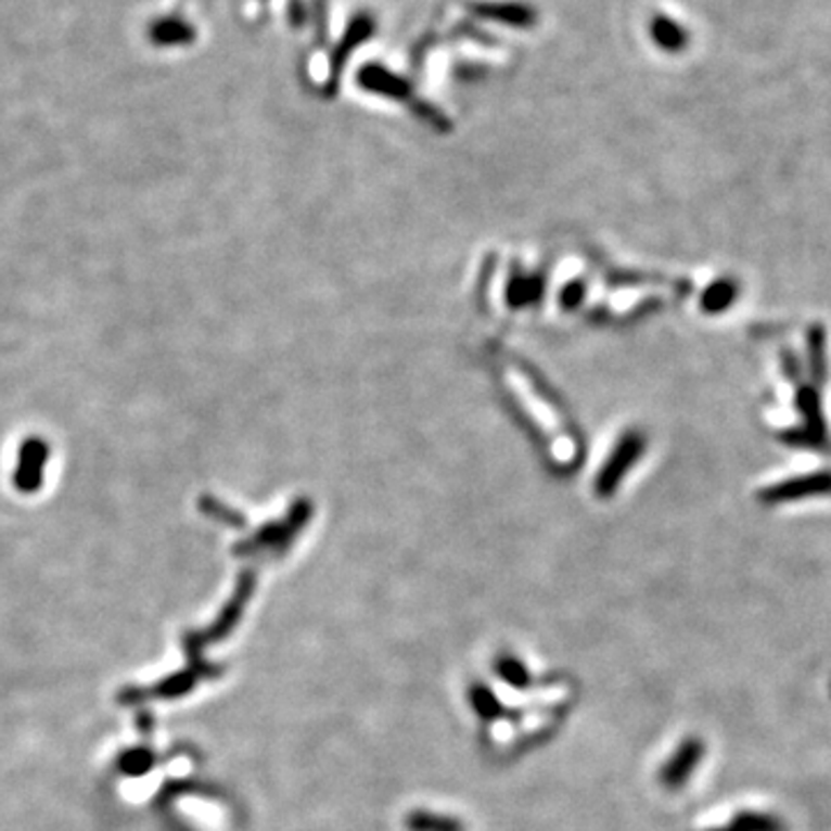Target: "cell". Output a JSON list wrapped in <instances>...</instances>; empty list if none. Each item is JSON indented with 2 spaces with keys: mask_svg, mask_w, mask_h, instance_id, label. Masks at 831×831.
<instances>
[{
  "mask_svg": "<svg viewBox=\"0 0 831 831\" xmlns=\"http://www.w3.org/2000/svg\"><path fill=\"white\" fill-rule=\"evenodd\" d=\"M372 33H374V16L366 14V12L356 14L354 20L349 22L345 35H342V40L333 49V56H331V79L340 77V69H342V65H345V61L351 56V51L358 49L366 40H370Z\"/></svg>",
  "mask_w": 831,
  "mask_h": 831,
  "instance_id": "obj_4",
  "label": "cell"
},
{
  "mask_svg": "<svg viewBox=\"0 0 831 831\" xmlns=\"http://www.w3.org/2000/svg\"><path fill=\"white\" fill-rule=\"evenodd\" d=\"M652 38L661 49L675 51L686 42V33L673 20H667V16H656L652 22Z\"/></svg>",
  "mask_w": 831,
  "mask_h": 831,
  "instance_id": "obj_8",
  "label": "cell"
},
{
  "mask_svg": "<svg viewBox=\"0 0 831 831\" xmlns=\"http://www.w3.org/2000/svg\"><path fill=\"white\" fill-rule=\"evenodd\" d=\"M360 84L372 88V90H379V93H386V95H405V90H409V86L400 77L391 75V72H386L384 67H379V65H370V67L360 69Z\"/></svg>",
  "mask_w": 831,
  "mask_h": 831,
  "instance_id": "obj_6",
  "label": "cell"
},
{
  "mask_svg": "<svg viewBox=\"0 0 831 831\" xmlns=\"http://www.w3.org/2000/svg\"><path fill=\"white\" fill-rule=\"evenodd\" d=\"M472 704L483 718H495L497 714H501V707H499L497 698L493 695V691L485 689V686H478V683L472 689Z\"/></svg>",
  "mask_w": 831,
  "mask_h": 831,
  "instance_id": "obj_12",
  "label": "cell"
},
{
  "mask_svg": "<svg viewBox=\"0 0 831 831\" xmlns=\"http://www.w3.org/2000/svg\"><path fill=\"white\" fill-rule=\"evenodd\" d=\"M49 462V444L42 437H26L20 456H16V466L12 474V483L20 493L33 495L38 493L44 481V469Z\"/></svg>",
  "mask_w": 831,
  "mask_h": 831,
  "instance_id": "obj_1",
  "label": "cell"
},
{
  "mask_svg": "<svg viewBox=\"0 0 831 831\" xmlns=\"http://www.w3.org/2000/svg\"><path fill=\"white\" fill-rule=\"evenodd\" d=\"M497 673L506 679V681H509L511 686H513V689H527V686H529V673L525 670V665H522L520 661H515V659H511V656H501L499 661H497Z\"/></svg>",
  "mask_w": 831,
  "mask_h": 831,
  "instance_id": "obj_11",
  "label": "cell"
},
{
  "mask_svg": "<svg viewBox=\"0 0 831 831\" xmlns=\"http://www.w3.org/2000/svg\"><path fill=\"white\" fill-rule=\"evenodd\" d=\"M732 824L739 831H788V824L781 818L769 816V813H755V810L739 813V816L732 820Z\"/></svg>",
  "mask_w": 831,
  "mask_h": 831,
  "instance_id": "obj_7",
  "label": "cell"
},
{
  "mask_svg": "<svg viewBox=\"0 0 831 831\" xmlns=\"http://www.w3.org/2000/svg\"><path fill=\"white\" fill-rule=\"evenodd\" d=\"M199 509H202L206 515H210L213 520L225 522V525H229V527H243L245 525L243 515H239L236 511H231L229 506L220 503L218 499L210 497V495L199 497Z\"/></svg>",
  "mask_w": 831,
  "mask_h": 831,
  "instance_id": "obj_10",
  "label": "cell"
},
{
  "mask_svg": "<svg viewBox=\"0 0 831 831\" xmlns=\"http://www.w3.org/2000/svg\"><path fill=\"white\" fill-rule=\"evenodd\" d=\"M709 831H739L734 824H730V827H723V829H709Z\"/></svg>",
  "mask_w": 831,
  "mask_h": 831,
  "instance_id": "obj_13",
  "label": "cell"
},
{
  "mask_svg": "<svg viewBox=\"0 0 831 831\" xmlns=\"http://www.w3.org/2000/svg\"><path fill=\"white\" fill-rule=\"evenodd\" d=\"M146 38L151 44L159 49H174V47H188L196 40V28L190 20L180 14H165L157 16L155 22L146 28Z\"/></svg>",
  "mask_w": 831,
  "mask_h": 831,
  "instance_id": "obj_2",
  "label": "cell"
},
{
  "mask_svg": "<svg viewBox=\"0 0 831 831\" xmlns=\"http://www.w3.org/2000/svg\"><path fill=\"white\" fill-rule=\"evenodd\" d=\"M469 10L481 16V20L511 28H529L536 24V12L525 3H478L469 5Z\"/></svg>",
  "mask_w": 831,
  "mask_h": 831,
  "instance_id": "obj_5",
  "label": "cell"
},
{
  "mask_svg": "<svg viewBox=\"0 0 831 831\" xmlns=\"http://www.w3.org/2000/svg\"><path fill=\"white\" fill-rule=\"evenodd\" d=\"M407 827L411 831H462V824L453 818L435 816V813L416 810L407 818Z\"/></svg>",
  "mask_w": 831,
  "mask_h": 831,
  "instance_id": "obj_9",
  "label": "cell"
},
{
  "mask_svg": "<svg viewBox=\"0 0 831 831\" xmlns=\"http://www.w3.org/2000/svg\"><path fill=\"white\" fill-rule=\"evenodd\" d=\"M702 755H704V744L700 742V739H695V737L686 739V742L673 755V760L661 769V783L665 788H673V790L681 788L686 781L691 779V774L700 765Z\"/></svg>",
  "mask_w": 831,
  "mask_h": 831,
  "instance_id": "obj_3",
  "label": "cell"
}]
</instances>
